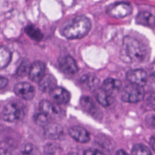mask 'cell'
<instances>
[{
    "label": "cell",
    "instance_id": "484cf974",
    "mask_svg": "<svg viewBox=\"0 0 155 155\" xmlns=\"http://www.w3.org/2000/svg\"><path fill=\"white\" fill-rule=\"evenodd\" d=\"M0 155H14L12 148H9L7 145L1 144L0 145Z\"/></svg>",
    "mask_w": 155,
    "mask_h": 155
},
{
    "label": "cell",
    "instance_id": "ac0fdd59",
    "mask_svg": "<svg viewBox=\"0 0 155 155\" xmlns=\"http://www.w3.org/2000/svg\"><path fill=\"white\" fill-rule=\"evenodd\" d=\"M26 35L35 41H40L43 38V34L41 30L34 25H28L24 29Z\"/></svg>",
    "mask_w": 155,
    "mask_h": 155
},
{
    "label": "cell",
    "instance_id": "5b68a950",
    "mask_svg": "<svg viewBox=\"0 0 155 155\" xmlns=\"http://www.w3.org/2000/svg\"><path fill=\"white\" fill-rule=\"evenodd\" d=\"M133 12L131 5L127 2H117L108 5L106 12L108 16L116 19H120L130 15Z\"/></svg>",
    "mask_w": 155,
    "mask_h": 155
},
{
    "label": "cell",
    "instance_id": "603a6c76",
    "mask_svg": "<svg viewBox=\"0 0 155 155\" xmlns=\"http://www.w3.org/2000/svg\"><path fill=\"white\" fill-rule=\"evenodd\" d=\"M49 117L42 112L40 113H37L34 116L35 122L39 126L45 127L48 123Z\"/></svg>",
    "mask_w": 155,
    "mask_h": 155
},
{
    "label": "cell",
    "instance_id": "8992f818",
    "mask_svg": "<svg viewBox=\"0 0 155 155\" xmlns=\"http://www.w3.org/2000/svg\"><path fill=\"white\" fill-rule=\"evenodd\" d=\"M14 92L19 97L27 101L31 100L35 94L34 87L25 82L16 84L14 87Z\"/></svg>",
    "mask_w": 155,
    "mask_h": 155
},
{
    "label": "cell",
    "instance_id": "d4e9b609",
    "mask_svg": "<svg viewBox=\"0 0 155 155\" xmlns=\"http://www.w3.org/2000/svg\"><path fill=\"white\" fill-rule=\"evenodd\" d=\"M27 70H29L28 64L27 62L24 61L21 63V64L17 70V74L18 76H25V74L27 71Z\"/></svg>",
    "mask_w": 155,
    "mask_h": 155
},
{
    "label": "cell",
    "instance_id": "2e32d148",
    "mask_svg": "<svg viewBox=\"0 0 155 155\" xmlns=\"http://www.w3.org/2000/svg\"><path fill=\"white\" fill-rule=\"evenodd\" d=\"M137 24L146 27H153L154 25V17L151 13L143 12L139 13L135 19Z\"/></svg>",
    "mask_w": 155,
    "mask_h": 155
},
{
    "label": "cell",
    "instance_id": "4fadbf2b",
    "mask_svg": "<svg viewBox=\"0 0 155 155\" xmlns=\"http://www.w3.org/2000/svg\"><path fill=\"white\" fill-rule=\"evenodd\" d=\"M122 83L118 79L108 78L105 79L102 84V89L109 96L113 97L120 89Z\"/></svg>",
    "mask_w": 155,
    "mask_h": 155
},
{
    "label": "cell",
    "instance_id": "5bb4252c",
    "mask_svg": "<svg viewBox=\"0 0 155 155\" xmlns=\"http://www.w3.org/2000/svg\"><path fill=\"white\" fill-rule=\"evenodd\" d=\"M44 133L50 139H59L63 134V128L57 123H48L44 127Z\"/></svg>",
    "mask_w": 155,
    "mask_h": 155
},
{
    "label": "cell",
    "instance_id": "ffe728a7",
    "mask_svg": "<svg viewBox=\"0 0 155 155\" xmlns=\"http://www.w3.org/2000/svg\"><path fill=\"white\" fill-rule=\"evenodd\" d=\"M39 108L41 112L47 115L49 117L57 113V110L54 105L47 100H42L41 101L39 104Z\"/></svg>",
    "mask_w": 155,
    "mask_h": 155
},
{
    "label": "cell",
    "instance_id": "cb8c5ba5",
    "mask_svg": "<svg viewBox=\"0 0 155 155\" xmlns=\"http://www.w3.org/2000/svg\"><path fill=\"white\" fill-rule=\"evenodd\" d=\"M35 147L30 143L24 145L21 150V155H35Z\"/></svg>",
    "mask_w": 155,
    "mask_h": 155
},
{
    "label": "cell",
    "instance_id": "8fae6325",
    "mask_svg": "<svg viewBox=\"0 0 155 155\" xmlns=\"http://www.w3.org/2000/svg\"><path fill=\"white\" fill-rule=\"evenodd\" d=\"M59 67L61 70L68 74H75L78 68L74 59L70 56H66L59 61Z\"/></svg>",
    "mask_w": 155,
    "mask_h": 155
},
{
    "label": "cell",
    "instance_id": "e0dca14e",
    "mask_svg": "<svg viewBox=\"0 0 155 155\" xmlns=\"http://www.w3.org/2000/svg\"><path fill=\"white\" fill-rule=\"evenodd\" d=\"M80 82L82 86L89 90H94L96 88L99 84L98 78L94 75L91 74L83 75L80 79Z\"/></svg>",
    "mask_w": 155,
    "mask_h": 155
},
{
    "label": "cell",
    "instance_id": "3957f363",
    "mask_svg": "<svg viewBox=\"0 0 155 155\" xmlns=\"http://www.w3.org/2000/svg\"><path fill=\"white\" fill-rule=\"evenodd\" d=\"M25 115L24 108L22 104L17 102H10L3 108L2 119L8 122H16L21 120Z\"/></svg>",
    "mask_w": 155,
    "mask_h": 155
},
{
    "label": "cell",
    "instance_id": "d6986e66",
    "mask_svg": "<svg viewBox=\"0 0 155 155\" xmlns=\"http://www.w3.org/2000/svg\"><path fill=\"white\" fill-rule=\"evenodd\" d=\"M12 59L11 51L4 46H0V70L5 68Z\"/></svg>",
    "mask_w": 155,
    "mask_h": 155
},
{
    "label": "cell",
    "instance_id": "83f0119b",
    "mask_svg": "<svg viewBox=\"0 0 155 155\" xmlns=\"http://www.w3.org/2000/svg\"><path fill=\"white\" fill-rule=\"evenodd\" d=\"M94 150H91V149L87 150L85 151L84 155H94Z\"/></svg>",
    "mask_w": 155,
    "mask_h": 155
},
{
    "label": "cell",
    "instance_id": "44dd1931",
    "mask_svg": "<svg viewBox=\"0 0 155 155\" xmlns=\"http://www.w3.org/2000/svg\"><path fill=\"white\" fill-rule=\"evenodd\" d=\"M96 98L102 106L106 107L111 104V99L112 97L107 94L102 89H100L96 92Z\"/></svg>",
    "mask_w": 155,
    "mask_h": 155
},
{
    "label": "cell",
    "instance_id": "4dcf8cb0",
    "mask_svg": "<svg viewBox=\"0 0 155 155\" xmlns=\"http://www.w3.org/2000/svg\"><path fill=\"white\" fill-rule=\"evenodd\" d=\"M94 155H104V154L99 150H94Z\"/></svg>",
    "mask_w": 155,
    "mask_h": 155
},
{
    "label": "cell",
    "instance_id": "ba28073f",
    "mask_svg": "<svg viewBox=\"0 0 155 155\" xmlns=\"http://www.w3.org/2000/svg\"><path fill=\"white\" fill-rule=\"evenodd\" d=\"M45 65L40 61L34 62L29 67L28 77L30 79L35 82H39L44 76Z\"/></svg>",
    "mask_w": 155,
    "mask_h": 155
},
{
    "label": "cell",
    "instance_id": "30bf717a",
    "mask_svg": "<svg viewBox=\"0 0 155 155\" xmlns=\"http://www.w3.org/2000/svg\"><path fill=\"white\" fill-rule=\"evenodd\" d=\"M80 104L82 109L89 114L96 118L101 117V113L99 111V108L90 97H82L80 100Z\"/></svg>",
    "mask_w": 155,
    "mask_h": 155
},
{
    "label": "cell",
    "instance_id": "4316f807",
    "mask_svg": "<svg viewBox=\"0 0 155 155\" xmlns=\"http://www.w3.org/2000/svg\"><path fill=\"white\" fill-rule=\"evenodd\" d=\"M8 84V79L4 77L0 76V90L6 87Z\"/></svg>",
    "mask_w": 155,
    "mask_h": 155
},
{
    "label": "cell",
    "instance_id": "f1b7e54d",
    "mask_svg": "<svg viewBox=\"0 0 155 155\" xmlns=\"http://www.w3.org/2000/svg\"><path fill=\"white\" fill-rule=\"evenodd\" d=\"M116 155H129L128 153H127L124 150H119L116 153Z\"/></svg>",
    "mask_w": 155,
    "mask_h": 155
},
{
    "label": "cell",
    "instance_id": "6da1fadb",
    "mask_svg": "<svg viewBox=\"0 0 155 155\" xmlns=\"http://www.w3.org/2000/svg\"><path fill=\"white\" fill-rule=\"evenodd\" d=\"M147 56L145 46L138 39L127 36L123 39L121 58L126 62H136L144 61Z\"/></svg>",
    "mask_w": 155,
    "mask_h": 155
},
{
    "label": "cell",
    "instance_id": "9a60e30c",
    "mask_svg": "<svg viewBox=\"0 0 155 155\" xmlns=\"http://www.w3.org/2000/svg\"><path fill=\"white\" fill-rule=\"evenodd\" d=\"M38 83L39 89L44 93H50L57 87V82L55 78L50 74L44 75Z\"/></svg>",
    "mask_w": 155,
    "mask_h": 155
},
{
    "label": "cell",
    "instance_id": "52a82bcc",
    "mask_svg": "<svg viewBox=\"0 0 155 155\" xmlns=\"http://www.w3.org/2000/svg\"><path fill=\"white\" fill-rule=\"evenodd\" d=\"M126 78L131 84L143 87L147 82L148 75L142 69H134L127 71Z\"/></svg>",
    "mask_w": 155,
    "mask_h": 155
},
{
    "label": "cell",
    "instance_id": "f546056e",
    "mask_svg": "<svg viewBox=\"0 0 155 155\" xmlns=\"http://www.w3.org/2000/svg\"><path fill=\"white\" fill-rule=\"evenodd\" d=\"M150 145H151V148L153 150H154V137H151L150 142Z\"/></svg>",
    "mask_w": 155,
    "mask_h": 155
},
{
    "label": "cell",
    "instance_id": "7402d4cb",
    "mask_svg": "<svg viewBox=\"0 0 155 155\" xmlns=\"http://www.w3.org/2000/svg\"><path fill=\"white\" fill-rule=\"evenodd\" d=\"M131 155H152L149 148L143 144L137 143L133 146Z\"/></svg>",
    "mask_w": 155,
    "mask_h": 155
},
{
    "label": "cell",
    "instance_id": "9c48e42d",
    "mask_svg": "<svg viewBox=\"0 0 155 155\" xmlns=\"http://www.w3.org/2000/svg\"><path fill=\"white\" fill-rule=\"evenodd\" d=\"M50 93L51 98L57 104H66L70 101V94L69 92L62 87H56Z\"/></svg>",
    "mask_w": 155,
    "mask_h": 155
},
{
    "label": "cell",
    "instance_id": "277c9868",
    "mask_svg": "<svg viewBox=\"0 0 155 155\" xmlns=\"http://www.w3.org/2000/svg\"><path fill=\"white\" fill-rule=\"evenodd\" d=\"M145 96L143 87L133 84L126 85L121 92V99L128 103H137L142 101Z\"/></svg>",
    "mask_w": 155,
    "mask_h": 155
},
{
    "label": "cell",
    "instance_id": "7a4b0ae2",
    "mask_svg": "<svg viewBox=\"0 0 155 155\" xmlns=\"http://www.w3.org/2000/svg\"><path fill=\"white\" fill-rule=\"evenodd\" d=\"M91 27L90 21L84 15L74 17L62 29V35L69 39H81L85 36Z\"/></svg>",
    "mask_w": 155,
    "mask_h": 155
},
{
    "label": "cell",
    "instance_id": "7c38bea8",
    "mask_svg": "<svg viewBox=\"0 0 155 155\" xmlns=\"http://www.w3.org/2000/svg\"><path fill=\"white\" fill-rule=\"evenodd\" d=\"M68 133L73 139L80 143H87L90 139L88 132L82 127H72L68 130Z\"/></svg>",
    "mask_w": 155,
    "mask_h": 155
}]
</instances>
